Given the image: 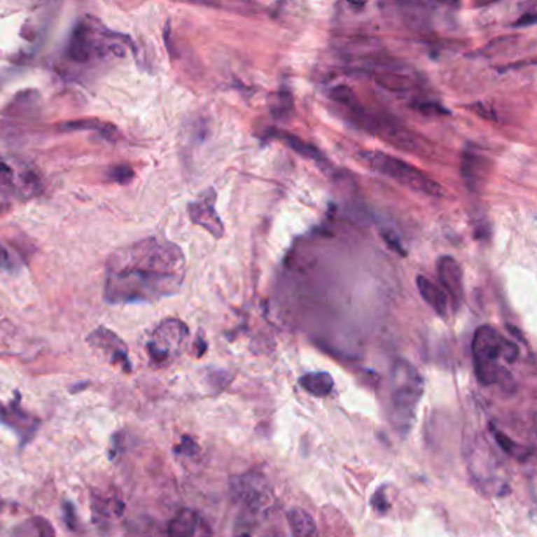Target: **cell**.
Segmentation results:
<instances>
[{
  "mask_svg": "<svg viewBox=\"0 0 537 537\" xmlns=\"http://www.w3.org/2000/svg\"><path fill=\"white\" fill-rule=\"evenodd\" d=\"M186 260L175 243L145 238L113 252L107 260L104 296L112 305L151 302L179 293Z\"/></svg>",
  "mask_w": 537,
  "mask_h": 537,
  "instance_id": "1",
  "label": "cell"
},
{
  "mask_svg": "<svg viewBox=\"0 0 537 537\" xmlns=\"http://www.w3.org/2000/svg\"><path fill=\"white\" fill-rule=\"evenodd\" d=\"M473 364L477 382L482 386H503L512 389V375L508 365L520 356V350L512 340L503 336L494 326H479L471 342Z\"/></svg>",
  "mask_w": 537,
  "mask_h": 537,
  "instance_id": "2",
  "label": "cell"
},
{
  "mask_svg": "<svg viewBox=\"0 0 537 537\" xmlns=\"http://www.w3.org/2000/svg\"><path fill=\"white\" fill-rule=\"evenodd\" d=\"M331 98L349 111L353 122H356L361 128L368 130L372 134L382 137L383 141L389 142L393 147L407 151V153L422 155L427 153L428 148H431V145L424 141L426 137L416 134L413 130L405 128L400 122H397V120L388 116H378L377 112L365 109V107L359 103L358 97L353 93L350 87H334L331 92Z\"/></svg>",
  "mask_w": 537,
  "mask_h": 537,
  "instance_id": "3",
  "label": "cell"
},
{
  "mask_svg": "<svg viewBox=\"0 0 537 537\" xmlns=\"http://www.w3.org/2000/svg\"><path fill=\"white\" fill-rule=\"evenodd\" d=\"M424 394V380L412 364L397 361L391 372L388 419L402 437L412 431L416 413Z\"/></svg>",
  "mask_w": 537,
  "mask_h": 537,
  "instance_id": "4",
  "label": "cell"
},
{
  "mask_svg": "<svg viewBox=\"0 0 537 537\" xmlns=\"http://www.w3.org/2000/svg\"><path fill=\"white\" fill-rule=\"evenodd\" d=\"M130 40L106 29L93 18H84L76 25L68 44V57L78 63L101 60L123 54Z\"/></svg>",
  "mask_w": 537,
  "mask_h": 537,
  "instance_id": "5",
  "label": "cell"
},
{
  "mask_svg": "<svg viewBox=\"0 0 537 537\" xmlns=\"http://www.w3.org/2000/svg\"><path fill=\"white\" fill-rule=\"evenodd\" d=\"M359 160L365 162V166L374 169L375 172L382 174L388 179L394 180L399 185L405 186L412 191L431 195V197H446V189L438 181L431 179V175L422 172L421 169L412 166L399 158L391 156L382 151H361Z\"/></svg>",
  "mask_w": 537,
  "mask_h": 537,
  "instance_id": "6",
  "label": "cell"
},
{
  "mask_svg": "<svg viewBox=\"0 0 537 537\" xmlns=\"http://www.w3.org/2000/svg\"><path fill=\"white\" fill-rule=\"evenodd\" d=\"M468 465L473 481L477 484V487H482L485 494L503 495L509 490L508 482L501 476V463L490 451L489 445H485L481 438L473 440L468 454Z\"/></svg>",
  "mask_w": 537,
  "mask_h": 537,
  "instance_id": "7",
  "label": "cell"
},
{
  "mask_svg": "<svg viewBox=\"0 0 537 537\" xmlns=\"http://www.w3.org/2000/svg\"><path fill=\"white\" fill-rule=\"evenodd\" d=\"M233 501L249 514H262L273 504V490L260 473H244L232 479Z\"/></svg>",
  "mask_w": 537,
  "mask_h": 537,
  "instance_id": "8",
  "label": "cell"
},
{
  "mask_svg": "<svg viewBox=\"0 0 537 537\" xmlns=\"http://www.w3.org/2000/svg\"><path fill=\"white\" fill-rule=\"evenodd\" d=\"M189 336L186 323L179 319H167L155 328L147 344L148 356L156 364H167L180 355Z\"/></svg>",
  "mask_w": 537,
  "mask_h": 537,
  "instance_id": "9",
  "label": "cell"
},
{
  "mask_svg": "<svg viewBox=\"0 0 537 537\" xmlns=\"http://www.w3.org/2000/svg\"><path fill=\"white\" fill-rule=\"evenodd\" d=\"M38 189L36 175L25 164L0 160V199H25Z\"/></svg>",
  "mask_w": 537,
  "mask_h": 537,
  "instance_id": "10",
  "label": "cell"
},
{
  "mask_svg": "<svg viewBox=\"0 0 537 537\" xmlns=\"http://www.w3.org/2000/svg\"><path fill=\"white\" fill-rule=\"evenodd\" d=\"M216 191L213 188L207 189L197 199L188 205V213L195 225L205 229L208 233L219 239L224 237V224L216 211Z\"/></svg>",
  "mask_w": 537,
  "mask_h": 537,
  "instance_id": "11",
  "label": "cell"
},
{
  "mask_svg": "<svg viewBox=\"0 0 537 537\" xmlns=\"http://www.w3.org/2000/svg\"><path fill=\"white\" fill-rule=\"evenodd\" d=\"M88 344L95 350H98L113 365H118L125 372H131L128 349H126L125 342L116 333L107 330V328H98V330H95L88 336Z\"/></svg>",
  "mask_w": 537,
  "mask_h": 537,
  "instance_id": "12",
  "label": "cell"
},
{
  "mask_svg": "<svg viewBox=\"0 0 537 537\" xmlns=\"http://www.w3.org/2000/svg\"><path fill=\"white\" fill-rule=\"evenodd\" d=\"M437 271L440 276L441 286L445 287V293L451 298L456 309L463 302V273L460 263L451 256H443L438 258Z\"/></svg>",
  "mask_w": 537,
  "mask_h": 537,
  "instance_id": "13",
  "label": "cell"
},
{
  "mask_svg": "<svg viewBox=\"0 0 537 537\" xmlns=\"http://www.w3.org/2000/svg\"><path fill=\"white\" fill-rule=\"evenodd\" d=\"M170 537H211L204 519L193 509H181L167 526Z\"/></svg>",
  "mask_w": 537,
  "mask_h": 537,
  "instance_id": "14",
  "label": "cell"
},
{
  "mask_svg": "<svg viewBox=\"0 0 537 537\" xmlns=\"http://www.w3.org/2000/svg\"><path fill=\"white\" fill-rule=\"evenodd\" d=\"M0 422L10 426L24 440L32 437L38 428V419L25 413L18 402H13L8 407H0Z\"/></svg>",
  "mask_w": 537,
  "mask_h": 537,
  "instance_id": "15",
  "label": "cell"
},
{
  "mask_svg": "<svg viewBox=\"0 0 537 537\" xmlns=\"http://www.w3.org/2000/svg\"><path fill=\"white\" fill-rule=\"evenodd\" d=\"M416 286H418L419 293L422 298L427 301V305L431 306L440 317H446L447 312H449V298H447L445 290L438 287L435 282H432L428 277L421 274L416 277Z\"/></svg>",
  "mask_w": 537,
  "mask_h": 537,
  "instance_id": "16",
  "label": "cell"
},
{
  "mask_svg": "<svg viewBox=\"0 0 537 537\" xmlns=\"http://www.w3.org/2000/svg\"><path fill=\"white\" fill-rule=\"evenodd\" d=\"M271 136H273L276 141H281L282 144H286L288 148H292L295 153H298L300 156L306 158V160H312V161L319 162V164L328 162L325 155L321 153L319 148H315L314 145L305 142V141H302V139L296 137L293 134H290V132H287V131L273 130V131H271Z\"/></svg>",
  "mask_w": 537,
  "mask_h": 537,
  "instance_id": "17",
  "label": "cell"
},
{
  "mask_svg": "<svg viewBox=\"0 0 537 537\" xmlns=\"http://www.w3.org/2000/svg\"><path fill=\"white\" fill-rule=\"evenodd\" d=\"M300 386L315 397H325L333 391L334 380L328 372H309L298 378Z\"/></svg>",
  "mask_w": 537,
  "mask_h": 537,
  "instance_id": "18",
  "label": "cell"
},
{
  "mask_svg": "<svg viewBox=\"0 0 537 537\" xmlns=\"http://www.w3.org/2000/svg\"><path fill=\"white\" fill-rule=\"evenodd\" d=\"M287 520L290 529L295 537H315L317 536V525L314 517L302 508H292L287 512Z\"/></svg>",
  "mask_w": 537,
  "mask_h": 537,
  "instance_id": "19",
  "label": "cell"
},
{
  "mask_svg": "<svg viewBox=\"0 0 537 537\" xmlns=\"http://www.w3.org/2000/svg\"><path fill=\"white\" fill-rule=\"evenodd\" d=\"M374 79L378 85H382L388 90L393 92H410L413 88V79L400 73H389L382 71L374 76Z\"/></svg>",
  "mask_w": 537,
  "mask_h": 537,
  "instance_id": "20",
  "label": "cell"
},
{
  "mask_svg": "<svg viewBox=\"0 0 537 537\" xmlns=\"http://www.w3.org/2000/svg\"><path fill=\"white\" fill-rule=\"evenodd\" d=\"M491 432H494V437L496 440V443L500 445L501 449L508 454V456L514 457L517 460H520V462H523V460H526L529 456H531L533 451L528 449L526 446H522L519 443H515V441H512L510 438H508L506 435H504L503 432L496 431L495 427H491Z\"/></svg>",
  "mask_w": 537,
  "mask_h": 537,
  "instance_id": "21",
  "label": "cell"
},
{
  "mask_svg": "<svg viewBox=\"0 0 537 537\" xmlns=\"http://www.w3.org/2000/svg\"><path fill=\"white\" fill-rule=\"evenodd\" d=\"M30 526L34 529L35 537H54L55 536V529L50 523L43 519V517H34L30 522Z\"/></svg>",
  "mask_w": 537,
  "mask_h": 537,
  "instance_id": "22",
  "label": "cell"
},
{
  "mask_svg": "<svg viewBox=\"0 0 537 537\" xmlns=\"http://www.w3.org/2000/svg\"><path fill=\"white\" fill-rule=\"evenodd\" d=\"M372 508H374L378 514H386L389 510V501L386 496V487L378 489L374 496H372Z\"/></svg>",
  "mask_w": 537,
  "mask_h": 537,
  "instance_id": "23",
  "label": "cell"
},
{
  "mask_svg": "<svg viewBox=\"0 0 537 537\" xmlns=\"http://www.w3.org/2000/svg\"><path fill=\"white\" fill-rule=\"evenodd\" d=\"M132 170L128 166H117L111 170V176L112 180H116L117 183H128L132 179Z\"/></svg>",
  "mask_w": 537,
  "mask_h": 537,
  "instance_id": "24",
  "label": "cell"
},
{
  "mask_svg": "<svg viewBox=\"0 0 537 537\" xmlns=\"http://www.w3.org/2000/svg\"><path fill=\"white\" fill-rule=\"evenodd\" d=\"M175 451L179 454H185V456H194L199 451V446L191 437H183L181 443L176 446Z\"/></svg>",
  "mask_w": 537,
  "mask_h": 537,
  "instance_id": "25",
  "label": "cell"
},
{
  "mask_svg": "<svg viewBox=\"0 0 537 537\" xmlns=\"http://www.w3.org/2000/svg\"><path fill=\"white\" fill-rule=\"evenodd\" d=\"M418 109L422 113H426V116H431V113L432 116H447V113H449L443 106L435 104V103L433 104L432 103L431 104H421V106H418Z\"/></svg>",
  "mask_w": 537,
  "mask_h": 537,
  "instance_id": "26",
  "label": "cell"
},
{
  "mask_svg": "<svg viewBox=\"0 0 537 537\" xmlns=\"http://www.w3.org/2000/svg\"><path fill=\"white\" fill-rule=\"evenodd\" d=\"M63 509H65V510H63V512H65L67 525L71 528V529H74L76 528V523H78V519H76V512H74L73 504L67 501L65 504H63Z\"/></svg>",
  "mask_w": 537,
  "mask_h": 537,
  "instance_id": "27",
  "label": "cell"
},
{
  "mask_svg": "<svg viewBox=\"0 0 537 537\" xmlns=\"http://www.w3.org/2000/svg\"><path fill=\"white\" fill-rule=\"evenodd\" d=\"M11 263L8 251L0 246V268H11Z\"/></svg>",
  "mask_w": 537,
  "mask_h": 537,
  "instance_id": "28",
  "label": "cell"
},
{
  "mask_svg": "<svg viewBox=\"0 0 537 537\" xmlns=\"http://www.w3.org/2000/svg\"><path fill=\"white\" fill-rule=\"evenodd\" d=\"M120 441H122V437H120V433H116L112 438V443H111V457H117V454L120 451Z\"/></svg>",
  "mask_w": 537,
  "mask_h": 537,
  "instance_id": "29",
  "label": "cell"
},
{
  "mask_svg": "<svg viewBox=\"0 0 537 537\" xmlns=\"http://www.w3.org/2000/svg\"><path fill=\"white\" fill-rule=\"evenodd\" d=\"M2 508H4V501H2V498H0V510H2Z\"/></svg>",
  "mask_w": 537,
  "mask_h": 537,
  "instance_id": "30",
  "label": "cell"
},
{
  "mask_svg": "<svg viewBox=\"0 0 537 537\" xmlns=\"http://www.w3.org/2000/svg\"><path fill=\"white\" fill-rule=\"evenodd\" d=\"M238 537H249L248 534H242V536H238Z\"/></svg>",
  "mask_w": 537,
  "mask_h": 537,
  "instance_id": "31",
  "label": "cell"
}]
</instances>
